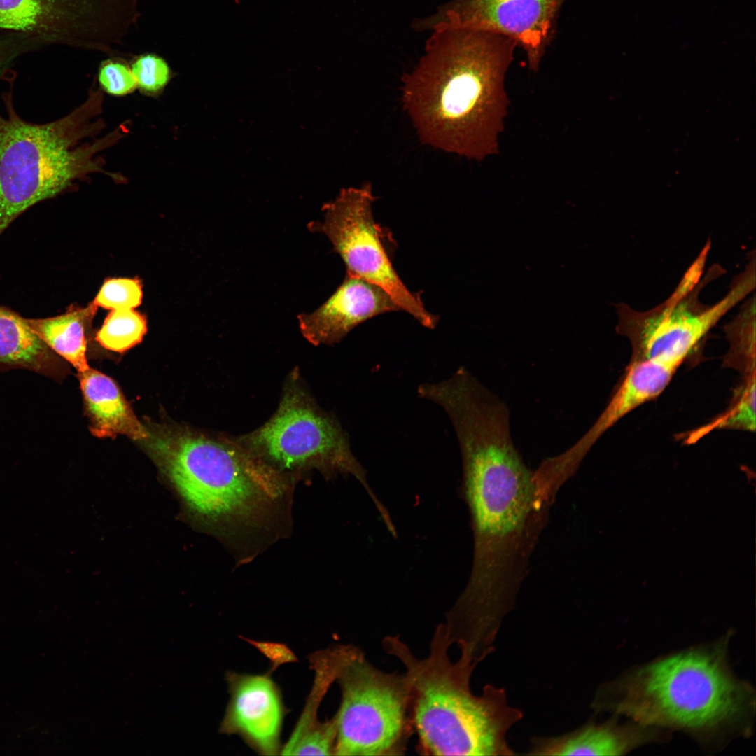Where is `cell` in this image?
Returning <instances> with one entry per match:
<instances>
[{
  "label": "cell",
  "mask_w": 756,
  "mask_h": 756,
  "mask_svg": "<svg viewBox=\"0 0 756 756\" xmlns=\"http://www.w3.org/2000/svg\"><path fill=\"white\" fill-rule=\"evenodd\" d=\"M247 448L284 468L314 463L353 475L375 503L365 472L351 451L348 437L339 423L321 412L304 393L290 385L274 415L244 438Z\"/></svg>",
  "instance_id": "11"
},
{
  "label": "cell",
  "mask_w": 756,
  "mask_h": 756,
  "mask_svg": "<svg viewBox=\"0 0 756 756\" xmlns=\"http://www.w3.org/2000/svg\"><path fill=\"white\" fill-rule=\"evenodd\" d=\"M337 734V722L335 715L330 720L320 722L302 734L291 746L282 748L281 755H332Z\"/></svg>",
  "instance_id": "25"
},
{
  "label": "cell",
  "mask_w": 756,
  "mask_h": 756,
  "mask_svg": "<svg viewBox=\"0 0 756 756\" xmlns=\"http://www.w3.org/2000/svg\"><path fill=\"white\" fill-rule=\"evenodd\" d=\"M384 650L404 665L411 687V718L420 750L432 755H514L508 730L523 718L507 704L505 689L486 685L482 694L470 689L477 664L460 657L452 662L443 624L428 655L415 657L398 636L382 640Z\"/></svg>",
  "instance_id": "4"
},
{
  "label": "cell",
  "mask_w": 756,
  "mask_h": 756,
  "mask_svg": "<svg viewBox=\"0 0 756 756\" xmlns=\"http://www.w3.org/2000/svg\"><path fill=\"white\" fill-rule=\"evenodd\" d=\"M402 311L380 286L346 274L334 293L312 314L298 316L300 329L314 344L340 342L354 328L378 315Z\"/></svg>",
  "instance_id": "14"
},
{
  "label": "cell",
  "mask_w": 756,
  "mask_h": 756,
  "mask_svg": "<svg viewBox=\"0 0 756 756\" xmlns=\"http://www.w3.org/2000/svg\"><path fill=\"white\" fill-rule=\"evenodd\" d=\"M336 681L342 698L334 755H402L413 728L406 673L377 668L354 646Z\"/></svg>",
  "instance_id": "8"
},
{
  "label": "cell",
  "mask_w": 756,
  "mask_h": 756,
  "mask_svg": "<svg viewBox=\"0 0 756 756\" xmlns=\"http://www.w3.org/2000/svg\"><path fill=\"white\" fill-rule=\"evenodd\" d=\"M77 375L94 436L115 438L123 435L136 442L146 437V425L137 419L113 379L91 368Z\"/></svg>",
  "instance_id": "17"
},
{
  "label": "cell",
  "mask_w": 756,
  "mask_h": 756,
  "mask_svg": "<svg viewBox=\"0 0 756 756\" xmlns=\"http://www.w3.org/2000/svg\"><path fill=\"white\" fill-rule=\"evenodd\" d=\"M680 365L659 360L630 361L620 386L592 428L575 444L559 454L568 468L577 469L596 441L629 412L659 396Z\"/></svg>",
  "instance_id": "16"
},
{
  "label": "cell",
  "mask_w": 756,
  "mask_h": 756,
  "mask_svg": "<svg viewBox=\"0 0 756 756\" xmlns=\"http://www.w3.org/2000/svg\"><path fill=\"white\" fill-rule=\"evenodd\" d=\"M97 78L102 89L112 95H125L137 88L129 62L118 54L101 62Z\"/></svg>",
  "instance_id": "27"
},
{
  "label": "cell",
  "mask_w": 756,
  "mask_h": 756,
  "mask_svg": "<svg viewBox=\"0 0 756 756\" xmlns=\"http://www.w3.org/2000/svg\"><path fill=\"white\" fill-rule=\"evenodd\" d=\"M0 112V236L33 205L55 197L74 181L104 172L94 156L123 136L116 129L92 144L81 140L100 130L103 94L90 90L86 101L52 122H27L15 112L12 94L6 93ZM102 130V129H101Z\"/></svg>",
  "instance_id": "5"
},
{
  "label": "cell",
  "mask_w": 756,
  "mask_h": 756,
  "mask_svg": "<svg viewBox=\"0 0 756 756\" xmlns=\"http://www.w3.org/2000/svg\"><path fill=\"white\" fill-rule=\"evenodd\" d=\"M142 296L139 280L113 279L105 281L93 303L111 310L134 309L141 304Z\"/></svg>",
  "instance_id": "26"
},
{
  "label": "cell",
  "mask_w": 756,
  "mask_h": 756,
  "mask_svg": "<svg viewBox=\"0 0 756 756\" xmlns=\"http://www.w3.org/2000/svg\"><path fill=\"white\" fill-rule=\"evenodd\" d=\"M45 46L46 41L36 36L0 33V78L18 58Z\"/></svg>",
  "instance_id": "28"
},
{
  "label": "cell",
  "mask_w": 756,
  "mask_h": 756,
  "mask_svg": "<svg viewBox=\"0 0 756 756\" xmlns=\"http://www.w3.org/2000/svg\"><path fill=\"white\" fill-rule=\"evenodd\" d=\"M22 369L62 381L67 363L32 331L27 318L0 305V371Z\"/></svg>",
  "instance_id": "18"
},
{
  "label": "cell",
  "mask_w": 756,
  "mask_h": 756,
  "mask_svg": "<svg viewBox=\"0 0 756 756\" xmlns=\"http://www.w3.org/2000/svg\"><path fill=\"white\" fill-rule=\"evenodd\" d=\"M226 680L230 701L220 732L239 735L261 755H278L284 707L270 673L227 672Z\"/></svg>",
  "instance_id": "13"
},
{
  "label": "cell",
  "mask_w": 756,
  "mask_h": 756,
  "mask_svg": "<svg viewBox=\"0 0 756 756\" xmlns=\"http://www.w3.org/2000/svg\"><path fill=\"white\" fill-rule=\"evenodd\" d=\"M402 101L420 140L481 161L499 152L510 99L505 88L517 43L500 34L438 24Z\"/></svg>",
  "instance_id": "1"
},
{
  "label": "cell",
  "mask_w": 756,
  "mask_h": 756,
  "mask_svg": "<svg viewBox=\"0 0 756 756\" xmlns=\"http://www.w3.org/2000/svg\"><path fill=\"white\" fill-rule=\"evenodd\" d=\"M97 307L71 306L61 315L43 318H27L35 335L55 354L78 372L90 367L87 360L88 330Z\"/></svg>",
  "instance_id": "19"
},
{
  "label": "cell",
  "mask_w": 756,
  "mask_h": 756,
  "mask_svg": "<svg viewBox=\"0 0 756 756\" xmlns=\"http://www.w3.org/2000/svg\"><path fill=\"white\" fill-rule=\"evenodd\" d=\"M146 426L147 435L138 442L165 467L186 502L202 514L220 517L242 510L258 486L271 478L252 454L235 444L178 425Z\"/></svg>",
  "instance_id": "7"
},
{
  "label": "cell",
  "mask_w": 756,
  "mask_h": 756,
  "mask_svg": "<svg viewBox=\"0 0 756 756\" xmlns=\"http://www.w3.org/2000/svg\"><path fill=\"white\" fill-rule=\"evenodd\" d=\"M146 330L144 317L134 309L112 310L95 340L108 350L123 353L141 342Z\"/></svg>",
  "instance_id": "22"
},
{
  "label": "cell",
  "mask_w": 756,
  "mask_h": 756,
  "mask_svg": "<svg viewBox=\"0 0 756 756\" xmlns=\"http://www.w3.org/2000/svg\"><path fill=\"white\" fill-rule=\"evenodd\" d=\"M711 248L708 240L663 302L637 311L625 303L615 305L616 330L631 346L630 361L659 360L681 365L709 331L755 289V250L743 270L732 280L726 295L711 305L699 299L702 290L724 273L719 264L705 270Z\"/></svg>",
  "instance_id": "6"
},
{
  "label": "cell",
  "mask_w": 756,
  "mask_h": 756,
  "mask_svg": "<svg viewBox=\"0 0 756 756\" xmlns=\"http://www.w3.org/2000/svg\"><path fill=\"white\" fill-rule=\"evenodd\" d=\"M732 634L629 668L599 685L591 707L596 713L682 732L706 751L750 738L756 693L729 665Z\"/></svg>",
  "instance_id": "2"
},
{
  "label": "cell",
  "mask_w": 756,
  "mask_h": 756,
  "mask_svg": "<svg viewBox=\"0 0 756 756\" xmlns=\"http://www.w3.org/2000/svg\"><path fill=\"white\" fill-rule=\"evenodd\" d=\"M267 657L271 662L270 671H274L283 664L298 661L294 653L284 644L272 642L255 641L243 638Z\"/></svg>",
  "instance_id": "29"
},
{
  "label": "cell",
  "mask_w": 756,
  "mask_h": 756,
  "mask_svg": "<svg viewBox=\"0 0 756 756\" xmlns=\"http://www.w3.org/2000/svg\"><path fill=\"white\" fill-rule=\"evenodd\" d=\"M565 0H451L431 16L413 23L419 31L438 24L484 30L505 36L525 52L536 71L554 39Z\"/></svg>",
  "instance_id": "12"
},
{
  "label": "cell",
  "mask_w": 756,
  "mask_h": 756,
  "mask_svg": "<svg viewBox=\"0 0 756 756\" xmlns=\"http://www.w3.org/2000/svg\"><path fill=\"white\" fill-rule=\"evenodd\" d=\"M461 454L475 552L470 581L456 603L474 618L496 620L511 610L517 589L514 569L535 512L545 500L510 440L480 437Z\"/></svg>",
  "instance_id": "3"
},
{
  "label": "cell",
  "mask_w": 756,
  "mask_h": 756,
  "mask_svg": "<svg viewBox=\"0 0 756 756\" xmlns=\"http://www.w3.org/2000/svg\"><path fill=\"white\" fill-rule=\"evenodd\" d=\"M353 648L352 645H335L318 651L310 657L311 665L315 671L313 687L302 715L285 746H290L303 734L319 724L317 710L320 703L330 685L336 681L339 671Z\"/></svg>",
  "instance_id": "20"
},
{
  "label": "cell",
  "mask_w": 756,
  "mask_h": 756,
  "mask_svg": "<svg viewBox=\"0 0 756 756\" xmlns=\"http://www.w3.org/2000/svg\"><path fill=\"white\" fill-rule=\"evenodd\" d=\"M755 374L746 375L735 391L729 410L706 427L696 431V437L714 429L755 430Z\"/></svg>",
  "instance_id": "23"
},
{
  "label": "cell",
  "mask_w": 756,
  "mask_h": 756,
  "mask_svg": "<svg viewBox=\"0 0 756 756\" xmlns=\"http://www.w3.org/2000/svg\"><path fill=\"white\" fill-rule=\"evenodd\" d=\"M130 64L137 88L147 95L160 93L173 76L166 60L155 53L134 56Z\"/></svg>",
  "instance_id": "24"
},
{
  "label": "cell",
  "mask_w": 756,
  "mask_h": 756,
  "mask_svg": "<svg viewBox=\"0 0 756 756\" xmlns=\"http://www.w3.org/2000/svg\"><path fill=\"white\" fill-rule=\"evenodd\" d=\"M139 18V0H0V33L108 55Z\"/></svg>",
  "instance_id": "10"
},
{
  "label": "cell",
  "mask_w": 756,
  "mask_h": 756,
  "mask_svg": "<svg viewBox=\"0 0 756 756\" xmlns=\"http://www.w3.org/2000/svg\"><path fill=\"white\" fill-rule=\"evenodd\" d=\"M374 200L370 183L343 188L334 200L323 206V220L313 221L308 228L328 237L343 260L346 274L380 286L402 311L426 328H433L438 317L426 309L419 294L406 287L393 266L388 247L392 240L374 220L372 210Z\"/></svg>",
  "instance_id": "9"
},
{
  "label": "cell",
  "mask_w": 756,
  "mask_h": 756,
  "mask_svg": "<svg viewBox=\"0 0 756 756\" xmlns=\"http://www.w3.org/2000/svg\"><path fill=\"white\" fill-rule=\"evenodd\" d=\"M755 295L746 299L724 326L729 349L724 364L745 374H755Z\"/></svg>",
  "instance_id": "21"
},
{
  "label": "cell",
  "mask_w": 756,
  "mask_h": 756,
  "mask_svg": "<svg viewBox=\"0 0 756 756\" xmlns=\"http://www.w3.org/2000/svg\"><path fill=\"white\" fill-rule=\"evenodd\" d=\"M671 734L629 719L620 722V717L612 715L603 722L591 720L563 735L533 737L526 755H624L646 745L666 743Z\"/></svg>",
  "instance_id": "15"
}]
</instances>
